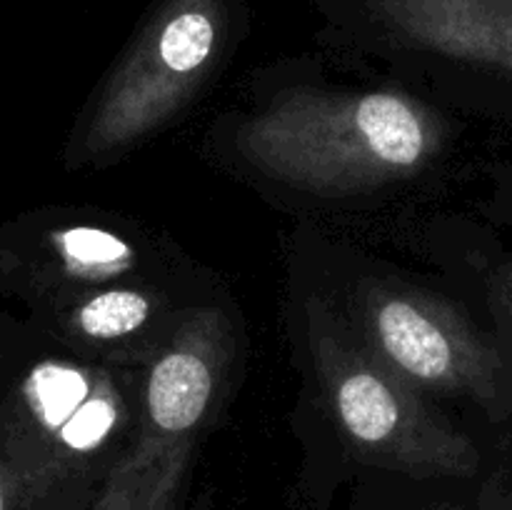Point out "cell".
<instances>
[{"label":"cell","instance_id":"1","mask_svg":"<svg viewBox=\"0 0 512 510\" xmlns=\"http://www.w3.org/2000/svg\"><path fill=\"white\" fill-rule=\"evenodd\" d=\"M438 113L398 90H293L238 128L250 165L310 193H353L410 178L438 155Z\"/></svg>","mask_w":512,"mask_h":510},{"label":"cell","instance_id":"2","mask_svg":"<svg viewBox=\"0 0 512 510\" xmlns=\"http://www.w3.org/2000/svg\"><path fill=\"white\" fill-rule=\"evenodd\" d=\"M118 375L68 360H40L0 398V460L13 510H63L70 493L135 430Z\"/></svg>","mask_w":512,"mask_h":510},{"label":"cell","instance_id":"3","mask_svg":"<svg viewBox=\"0 0 512 510\" xmlns=\"http://www.w3.org/2000/svg\"><path fill=\"white\" fill-rule=\"evenodd\" d=\"M305 313L315 373L360 460L413 478H470L480 468L478 445L355 343L323 300L310 298Z\"/></svg>","mask_w":512,"mask_h":510},{"label":"cell","instance_id":"4","mask_svg":"<svg viewBox=\"0 0 512 510\" xmlns=\"http://www.w3.org/2000/svg\"><path fill=\"white\" fill-rule=\"evenodd\" d=\"M228 358L215 310L190 315L145 375L138 425L95 493L93 510H175Z\"/></svg>","mask_w":512,"mask_h":510},{"label":"cell","instance_id":"5","mask_svg":"<svg viewBox=\"0 0 512 510\" xmlns=\"http://www.w3.org/2000/svg\"><path fill=\"white\" fill-rule=\"evenodd\" d=\"M235 13L238 0H158L105 83L80 153L98 160L160 128L208 78Z\"/></svg>","mask_w":512,"mask_h":510},{"label":"cell","instance_id":"6","mask_svg":"<svg viewBox=\"0 0 512 510\" xmlns=\"http://www.w3.org/2000/svg\"><path fill=\"white\" fill-rule=\"evenodd\" d=\"M363 345L420 393L465 398L490 420L512 413L508 363L495 333L438 295L365 280L358 290Z\"/></svg>","mask_w":512,"mask_h":510},{"label":"cell","instance_id":"7","mask_svg":"<svg viewBox=\"0 0 512 510\" xmlns=\"http://www.w3.org/2000/svg\"><path fill=\"white\" fill-rule=\"evenodd\" d=\"M390 43L478 75L512 115V10L490 0H330Z\"/></svg>","mask_w":512,"mask_h":510},{"label":"cell","instance_id":"8","mask_svg":"<svg viewBox=\"0 0 512 510\" xmlns=\"http://www.w3.org/2000/svg\"><path fill=\"white\" fill-rule=\"evenodd\" d=\"M48 240L58 275L70 283L103 285L133 268L135 253L130 243L110 230L78 225L50 233Z\"/></svg>","mask_w":512,"mask_h":510},{"label":"cell","instance_id":"9","mask_svg":"<svg viewBox=\"0 0 512 510\" xmlns=\"http://www.w3.org/2000/svg\"><path fill=\"white\" fill-rule=\"evenodd\" d=\"M155 300L135 288H108L90 293L70 308L68 328L90 343H113L138 333L153 318Z\"/></svg>","mask_w":512,"mask_h":510},{"label":"cell","instance_id":"10","mask_svg":"<svg viewBox=\"0 0 512 510\" xmlns=\"http://www.w3.org/2000/svg\"><path fill=\"white\" fill-rule=\"evenodd\" d=\"M478 275L483 283L485 305L495 320V338H498L503 358L508 363L512 388V255H490L480 263Z\"/></svg>","mask_w":512,"mask_h":510},{"label":"cell","instance_id":"11","mask_svg":"<svg viewBox=\"0 0 512 510\" xmlns=\"http://www.w3.org/2000/svg\"><path fill=\"white\" fill-rule=\"evenodd\" d=\"M483 510H512V500L510 493L505 490L503 480L495 478L490 480L488 488L483 493Z\"/></svg>","mask_w":512,"mask_h":510},{"label":"cell","instance_id":"12","mask_svg":"<svg viewBox=\"0 0 512 510\" xmlns=\"http://www.w3.org/2000/svg\"><path fill=\"white\" fill-rule=\"evenodd\" d=\"M500 203H503L505 215L512 223V165H508L500 175Z\"/></svg>","mask_w":512,"mask_h":510},{"label":"cell","instance_id":"13","mask_svg":"<svg viewBox=\"0 0 512 510\" xmlns=\"http://www.w3.org/2000/svg\"><path fill=\"white\" fill-rule=\"evenodd\" d=\"M490 3H495V5H503V8H510V10H512V0H490Z\"/></svg>","mask_w":512,"mask_h":510}]
</instances>
